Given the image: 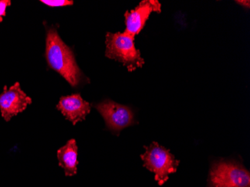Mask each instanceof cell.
<instances>
[{
	"instance_id": "obj_1",
	"label": "cell",
	"mask_w": 250,
	"mask_h": 187,
	"mask_svg": "<svg viewBox=\"0 0 250 187\" xmlns=\"http://www.w3.org/2000/svg\"><path fill=\"white\" fill-rule=\"evenodd\" d=\"M46 59L50 68L62 76L68 83L77 87L85 78L76 62L74 53L59 36L54 28L47 31Z\"/></svg>"
},
{
	"instance_id": "obj_2",
	"label": "cell",
	"mask_w": 250,
	"mask_h": 187,
	"mask_svg": "<svg viewBox=\"0 0 250 187\" xmlns=\"http://www.w3.org/2000/svg\"><path fill=\"white\" fill-rule=\"evenodd\" d=\"M134 38L127 32L111 33L106 36V56L122 63L129 71L140 68L145 64L140 50L135 47Z\"/></svg>"
},
{
	"instance_id": "obj_3",
	"label": "cell",
	"mask_w": 250,
	"mask_h": 187,
	"mask_svg": "<svg viewBox=\"0 0 250 187\" xmlns=\"http://www.w3.org/2000/svg\"><path fill=\"white\" fill-rule=\"evenodd\" d=\"M146 152L142 154L144 166L155 174V181L159 185H164L168 180V175L177 171L179 160L163 146L153 142L149 146H144Z\"/></svg>"
},
{
	"instance_id": "obj_4",
	"label": "cell",
	"mask_w": 250,
	"mask_h": 187,
	"mask_svg": "<svg viewBox=\"0 0 250 187\" xmlns=\"http://www.w3.org/2000/svg\"><path fill=\"white\" fill-rule=\"evenodd\" d=\"M208 187H250V171L237 162H214L209 174Z\"/></svg>"
},
{
	"instance_id": "obj_5",
	"label": "cell",
	"mask_w": 250,
	"mask_h": 187,
	"mask_svg": "<svg viewBox=\"0 0 250 187\" xmlns=\"http://www.w3.org/2000/svg\"><path fill=\"white\" fill-rule=\"evenodd\" d=\"M95 107L104 119L108 130L114 134L119 135L123 129L136 123L134 114L129 106L111 100H105L96 104Z\"/></svg>"
},
{
	"instance_id": "obj_6",
	"label": "cell",
	"mask_w": 250,
	"mask_h": 187,
	"mask_svg": "<svg viewBox=\"0 0 250 187\" xmlns=\"http://www.w3.org/2000/svg\"><path fill=\"white\" fill-rule=\"evenodd\" d=\"M31 104L32 99L21 89L18 82L8 90L7 86L4 87L3 92L0 94V112L2 118L8 122L14 116L23 112Z\"/></svg>"
},
{
	"instance_id": "obj_7",
	"label": "cell",
	"mask_w": 250,
	"mask_h": 187,
	"mask_svg": "<svg viewBox=\"0 0 250 187\" xmlns=\"http://www.w3.org/2000/svg\"><path fill=\"white\" fill-rule=\"evenodd\" d=\"M152 12L161 13V4L157 0H144L135 9L125 13V32L135 36L144 28L146 21Z\"/></svg>"
},
{
	"instance_id": "obj_8",
	"label": "cell",
	"mask_w": 250,
	"mask_h": 187,
	"mask_svg": "<svg viewBox=\"0 0 250 187\" xmlns=\"http://www.w3.org/2000/svg\"><path fill=\"white\" fill-rule=\"evenodd\" d=\"M56 107L73 125L85 120L91 112V104L84 101L80 94L62 97Z\"/></svg>"
},
{
	"instance_id": "obj_9",
	"label": "cell",
	"mask_w": 250,
	"mask_h": 187,
	"mask_svg": "<svg viewBox=\"0 0 250 187\" xmlns=\"http://www.w3.org/2000/svg\"><path fill=\"white\" fill-rule=\"evenodd\" d=\"M78 147L75 139H70L65 145L57 151L59 165L64 169L67 177L74 176L77 172Z\"/></svg>"
},
{
	"instance_id": "obj_10",
	"label": "cell",
	"mask_w": 250,
	"mask_h": 187,
	"mask_svg": "<svg viewBox=\"0 0 250 187\" xmlns=\"http://www.w3.org/2000/svg\"><path fill=\"white\" fill-rule=\"evenodd\" d=\"M41 2L50 7L66 6V5H71L74 4L73 1H68V0H42Z\"/></svg>"
},
{
	"instance_id": "obj_11",
	"label": "cell",
	"mask_w": 250,
	"mask_h": 187,
	"mask_svg": "<svg viewBox=\"0 0 250 187\" xmlns=\"http://www.w3.org/2000/svg\"><path fill=\"white\" fill-rule=\"evenodd\" d=\"M11 2L10 0H1L0 1V22H2L3 17L6 15L7 7L11 5Z\"/></svg>"
},
{
	"instance_id": "obj_12",
	"label": "cell",
	"mask_w": 250,
	"mask_h": 187,
	"mask_svg": "<svg viewBox=\"0 0 250 187\" xmlns=\"http://www.w3.org/2000/svg\"><path fill=\"white\" fill-rule=\"evenodd\" d=\"M236 2L240 4V5H243V6L246 7L247 8H250V2L249 0H247V1H243V0H241V1H236Z\"/></svg>"
}]
</instances>
